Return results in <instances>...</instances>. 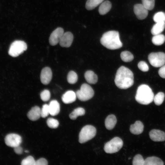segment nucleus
Returning a JSON list of instances; mask_svg holds the SVG:
<instances>
[{"instance_id":"obj_1","label":"nucleus","mask_w":165,"mask_h":165,"mask_svg":"<svg viewBox=\"0 0 165 165\" xmlns=\"http://www.w3.org/2000/svg\"><path fill=\"white\" fill-rule=\"evenodd\" d=\"M134 78L133 72L128 68L122 66L117 70L114 81L118 88L126 89L133 86Z\"/></svg>"},{"instance_id":"obj_2","label":"nucleus","mask_w":165,"mask_h":165,"mask_svg":"<svg viewBox=\"0 0 165 165\" xmlns=\"http://www.w3.org/2000/svg\"><path fill=\"white\" fill-rule=\"evenodd\" d=\"M101 44L106 48L112 50H116L122 47L119 32L110 31L105 33L100 39Z\"/></svg>"},{"instance_id":"obj_3","label":"nucleus","mask_w":165,"mask_h":165,"mask_svg":"<svg viewBox=\"0 0 165 165\" xmlns=\"http://www.w3.org/2000/svg\"><path fill=\"white\" fill-rule=\"evenodd\" d=\"M154 94L152 89L146 84H142L138 88L135 99L138 102L143 105H148L153 100Z\"/></svg>"},{"instance_id":"obj_4","label":"nucleus","mask_w":165,"mask_h":165,"mask_svg":"<svg viewBox=\"0 0 165 165\" xmlns=\"http://www.w3.org/2000/svg\"><path fill=\"white\" fill-rule=\"evenodd\" d=\"M96 134V128L91 125H87L81 129L79 135V142L85 143L95 137Z\"/></svg>"},{"instance_id":"obj_5","label":"nucleus","mask_w":165,"mask_h":165,"mask_svg":"<svg viewBox=\"0 0 165 165\" xmlns=\"http://www.w3.org/2000/svg\"><path fill=\"white\" fill-rule=\"evenodd\" d=\"M77 97L82 101H86L93 97L94 92L92 87L86 83H83L81 86L80 89L76 92Z\"/></svg>"},{"instance_id":"obj_6","label":"nucleus","mask_w":165,"mask_h":165,"mask_svg":"<svg viewBox=\"0 0 165 165\" xmlns=\"http://www.w3.org/2000/svg\"><path fill=\"white\" fill-rule=\"evenodd\" d=\"M123 145L122 140L118 137H115L105 144L104 150L107 153H115L119 151Z\"/></svg>"},{"instance_id":"obj_7","label":"nucleus","mask_w":165,"mask_h":165,"mask_svg":"<svg viewBox=\"0 0 165 165\" xmlns=\"http://www.w3.org/2000/svg\"><path fill=\"white\" fill-rule=\"evenodd\" d=\"M27 48V45L24 42L21 40H16L11 44L9 53L12 57H16L26 50Z\"/></svg>"},{"instance_id":"obj_8","label":"nucleus","mask_w":165,"mask_h":165,"mask_svg":"<svg viewBox=\"0 0 165 165\" xmlns=\"http://www.w3.org/2000/svg\"><path fill=\"white\" fill-rule=\"evenodd\" d=\"M150 64L155 67H161L165 64V53L163 52L151 53L148 55Z\"/></svg>"},{"instance_id":"obj_9","label":"nucleus","mask_w":165,"mask_h":165,"mask_svg":"<svg viewBox=\"0 0 165 165\" xmlns=\"http://www.w3.org/2000/svg\"><path fill=\"white\" fill-rule=\"evenodd\" d=\"M5 141L7 146L14 148L20 145L22 142V138L21 136L18 134H9L6 136Z\"/></svg>"},{"instance_id":"obj_10","label":"nucleus","mask_w":165,"mask_h":165,"mask_svg":"<svg viewBox=\"0 0 165 165\" xmlns=\"http://www.w3.org/2000/svg\"><path fill=\"white\" fill-rule=\"evenodd\" d=\"M64 30L59 27L54 30L51 33L49 38V42L51 46H54L59 43L63 34Z\"/></svg>"},{"instance_id":"obj_11","label":"nucleus","mask_w":165,"mask_h":165,"mask_svg":"<svg viewBox=\"0 0 165 165\" xmlns=\"http://www.w3.org/2000/svg\"><path fill=\"white\" fill-rule=\"evenodd\" d=\"M134 11L137 18L140 20L145 19L148 15V10L142 4H135L134 6Z\"/></svg>"},{"instance_id":"obj_12","label":"nucleus","mask_w":165,"mask_h":165,"mask_svg":"<svg viewBox=\"0 0 165 165\" xmlns=\"http://www.w3.org/2000/svg\"><path fill=\"white\" fill-rule=\"evenodd\" d=\"M52 77V73L51 69L49 67L44 68L41 71L40 74V80L44 85L48 84Z\"/></svg>"},{"instance_id":"obj_13","label":"nucleus","mask_w":165,"mask_h":165,"mask_svg":"<svg viewBox=\"0 0 165 165\" xmlns=\"http://www.w3.org/2000/svg\"><path fill=\"white\" fill-rule=\"evenodd\" d=\"M73 35L70 32L68 31L64 33L59 42V44L62 47H70L73 42Z\"/></svg>"},{"instance_id":"obj_14","label":"nucleus","mask_w":165,"mask_h":165,"mask_svg":"<svg viewBox=\"0 0 165 165\" xmlns=\"http://www.w3.org/2000/svg\"><path fill=\"white\" fill-rule=\"evenodd\" d=\"M150 138L156 142L163 141H165V133L160 130L153 129L149 133Z\"/></svg>"},{"instance_id":"obj_15","label":"nucleus","mask_w":165,"mask_h":165,"mask_svg":"<svg viewBox=\"0 0 165 165\" xmlns=\"http://www.w3.org/2000/svg\"><path fill=\"white\" fill-rule=\"evenodd\" d=\"M76 93L72 90L66 91L62 95L61 99L62 101L65 104H68L75 101L76 98Z\"/></svg>"},{"instance_id":"obj_16","label":"nucleus","mask_w":165,"mask_h":165,"mask_svg":"<svg viewBox=\"0 0 165 165\" xmlns=\"http://www.w3.org/2000/svg\"><path fill=\"white\" fill-rule=\"evenodd\" d=\"M27 116L32 121L38 119L41 116L40 108L38 106L32 107L28 113Z\"/></svg>"},{"instance_id":"obj_17","label":"nucleus","mask_w":165,"mask_h":165,"mask_svg":"<svg viewBox=\"0 0 165 165\" xmlns=\"http://www.w3.org/2000/svg\"><path fill=\"white\" fill-rule=\"evenodd\" d=\"M144 127L143 123L140 121L138 120L136 121L134 124L130 125V130L132 134L138 135L143 132Z\"/></svg>"},{"instance_id":"obj_18","label":"nucleus","mask_w":165,"mask_h":165,"mask_svg":"<svg viewBox=\"0 0 165 165\" xmlns=\"http://www.w3.org/2000/svg\"><path fill=\"white\" fill-rule=\"evenodd\" d=\"M49 105L50 114L52 116L57 115L60 111V105L56 100H53L50 103Z\"/></svg>"},{"instance_id":"obj_19","label":"nucleus","mask_w":165,"mask_h":165,"mask_svg":"<svg viewBox=\"0 0 165 165\" xmlns=\"http://www.w3.org/2000/svg\"><path fill=\"white\" fill-rule=\"evenodd\" d=\"M117 122V119L116 116L111 114L108 116L105 120V125L108 130H111L115 127Z\"/></svg>"},{"instance_id":"obj_20","label":"nucleus","mask_w":165,"mask_h":165,"mask_svg":"<svg viewBox=\"0 0 165 165\" xmlns=\"http://www.w3.org/2000/svg\"><path fill=\"white\" fill-rule=\"evenodd\" d=\"M84 77L87 82L90 84H95L97 81V75L91 70H88L85 72Z\"/></svg>"},{"instance_id":"obj_21","label":"nucleus","mask_w":165,"mask_h":165,"mask_svg":"<svg viewBox=\"0 0 165 165\" xmlns=\"http://www.w3.org/2000/svg\"><path fill=\"white\" fill-rule=\"evenodd\" d=\"M111 7L112 4L109 1L106 0L103 2L99 8V13L101 15H105L110 11Z\"/></svg>"},{"instance_id":"obj_22","label":"nucleus","mask_w":165,"mask_h":165,"mask_svg":"<svg viewBox=\"0 0 165 165\" xmlns=\"http://www.w3.org/2000/svg\"><path fill=\"white\" fill-rule=\"evenodd\" d=\"M144 165H163L164 162L160 158L155 156H150L145 160Z\"/></svg>"},{"instance_id":"obj_23","label":"nucleus","mask_w":165,"mask_h":165,"mask_svg":"<svg viewBox=\"0 0 165 165\" xmlns=\"http://www.w3.org/2000/svg\"><path fill=\"white\" fill-rule=\"evenodd\" d=\"M165 28V22L156 23L152 27L151 33L154 35L160 34L163 31Z\"/></svg>"},{"instance_id":"obj_24","label":"nucleus","mask_w":165,"mask_h":165,"mask_svg":"<svg viewBox=\"0 0 165 165\" xmlns=\"http://www.w3.org/2000/svg\"><path fill=\"white\" fill-rule=\"evenodd\" d=\"M85 113V109L82 107H78L75 109L69 115V117L72 120L75 119L79 116L84 115Z\"/></svg>"},{"instance_id":"obj_25","label":"nucleus","mask_w":165,"mask_h":165,"mask_svg":"<svg viewBox=\"0 0 165 165\" xmlns=\"http://www.w3.org/2000/svg\"><path fill=\"white\" fill-rule=\"evenodd\" d=\"M104 0H87L85 5L86 9L89 10H92L101 4Z\"/></svg>"},{"instance_id":"obj_26","label":"nucleus","mask_w":165,"mask_h":165,"mask_svg":"<svg viewBox=\"0 0 165 165\" xmlns=\"http://www.w3.org/2000/svg\"><path fill=\"white\" fill-rule=\"evenodd\" d=\"M152 42L155 45L160 46L163 44L165 41V36L162 34L154 35L152 38Z\"/></svg>"},{"instance_id":"obj_27","label":"nucleus","mask_w":165,"mask_h":165,"mask_svg":"<svg viewBox=\"0 0 165 165\" xmlns=\"http://www.w3.org/2000/svg\"><path fill=\"white\" fill-rule=\"evenodd\" d=\"M120 57L122 60L126 62L132 61L134 58L132 54L130 52L125 51L122 52L120 54Z\"/></svg>"},{"instance_id":"obj_28","label":"nucleus","mask_w":165,"mask_h":165,"mask_svg":"<svg viewBox=\"0 0 165 165\" xmlns=\"http://www.w3.org/2000/svg\"><path fill=\"white\" fill-rule=\"evenodd\" d=\"M78 75L74 71H70L67 75V79L68 82L71 84L75 83L78 80Z\"/></svg>"},{"instance_id":"obj_29","label":"nucleus","mask_w":165,"mask_h":165,"mask_svg":"<svg viewBox=\"0 0 165 165\" xmlns=\"http://www.w3.org/2000/svg\"><path fill=\"white\" fill-rule=\"evenodd\" d=\"M165 97L164 94L162 92H159L154 96L153 100L157 105H160L163 102Z\"/></svg>"},{"instance_id":"obj_30","label":"nucleus","mask_w":165,"mask_h":165,"mask_svg":"<svg viewBox=\"0 0 165 165\" xmlns=\"http://www.w3.org/2000/svg\"><path fill=\"white\" fill-rule=\"evenodd\" d=\"M153 20L156 23L165 22V13L161 11L156 13L153 16Z\"/></svg>"},{"instance_id":"obj_31","label":"nucleus","mask_w":165,"mask_h":165,"mask_svg":"<svg viewBox=\"0 0 165 165\" xmlns=\"http://www.w3.org/2000/svg\"><path fill=\"white\" fill-rule=\"evenodd\" d=\"M145 160L142 156L139 154L136 155L132 161L133 165H144Z\"/></svg>"},{"instance_id":"obj_32","label":"nucleus","mask_w":165,"mask_h":165,"mask_svg":"<svg viewBox=\"0 0 165 165\" xmlns=\"http://www.w3.org/2000/svg\"><path fill=\"white\" fill-rule=\"evenodd\" d=\"M143 5L148 10H152L154 8L155 0H141Z\"/></svg>"},{"instance_id":"obj_33","label":"nucleus","mask_w":165,"mask_h":165,"mask_svg":"<svg viewBox=\"0 0 165 165\" xmlns=\"http://www.w3.org/2000/svg\"><path fill=\"white\" fill-rule=\"evenodd\" d=\"M36 161L31 156L26 157L22 161V165H35Z\"/></svg>"},{"instance_id":"obj_34","label":"nucleus","mask_w":165,"mask_h":165,"mask_svg":"<svg viewBox=\"0 0 165 165\" xmlns=\"http://www.w3.org/2000/svg\"><path fill=\"white\" fill-rule=\"evenodd\" d=\"M46 123L48 126L51 128H57L59 125L58 121L52 118H49L47 120Z\"/></svg>"},{"instance_id":"obj_35","label":"nucleus","mask_w":165,"mask_h":165,"mask_svg":"<svg viewBox=\"0 0 165 165\" xmlns=\"http://www.w3.org/2000/svg\"><path fill=\"white\" fill-rule=\"evenodd\" d=\"M40 96L41 98L42 101H46L50 98V93L49 90H45L41 92Z\"/></svg>"},{"instance_id":"obj_36","label":"nucleus","mask_w":165,"mask_h":165,"mask_svg":"<svg viewBox=\"0 0 165 165\" xmlns=\"http://www.w3.org/2000/svg\"><path fill=\"white\" fill-rule=\"evenodd\" d=\"M41 116L43 118H45L50 114L49 105L45 104L44 105L41 109Z\"/></svg>"},{"instance_id":"obj_37","label":"nucleus","mask_w":165,"mask_h":165,"mask_svg":"<svg viewBox=\"0 0 165 165\" xmlns=\"http://www.w3.org/2000/svg\"><path fill=\"white\" fill-rule=\"evenodd\" d=\"M139 69L143 72H146L148 71L149 67L146 62L141 61H140L138 65Z\"/></svg>"},{"instance_id":"obj_38","label":"nucleus","mask_w":165,"mask_h":165,"mask_svg":"<svg viewBox=\"0 0 165 165\" xmlns=\"http://www.w3.org/2000/svg\"><path fill=\"white\" fill-rule=\"evenodd\" d=\"M48 162L44 158H41L36 161L35 165H47Z\"/></svg>"},{"instance_id":"obj_39","label":"nucleus","mask_w":165,"mask_h":165,"mask_svg":"<svg viewBox=\"0 0 165 165\" xmlns=\"http://www.w3.org/2000/svg\"><path fill=\"white\" fill-rule=\"evenodd\" d=\"M158 73L161 78L165 79V65L161 67L158 71Z\"/></svg>"},{"instance_id":"obj_40","label":"nucleus","mask_w":165,"mask_h":165,"mask_svg":"<svg viewBox=\"0 0 165 165\" xmlns=\"http://www.w3.org/2000/svg\"><path fill=\"white\" fill-rule=\"evenodd\" d=\"M14 148V151L15 152L18 154H21L23 151V149L20 145L16 146Z\"/></svg>"},{"instance_id":"obj_41","label":"nucleus","mask_w":165,"mask_h":165,"mask_svg":"<svg viewBox=\"0 0 165 165\" xmlns=\"http://www.w3.org/2000/svg\"><path fill=\"white\" fill-rule=\"evenodd\" d=\"M25 152H26V153H27V152H28L29 151L27 150H26L25 151Z\"/></svg>"}]
</instances>
